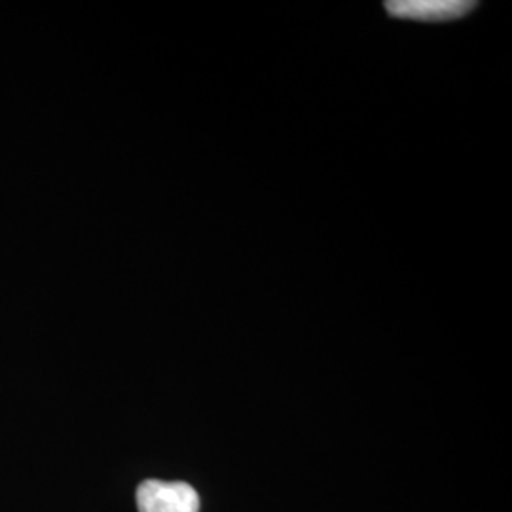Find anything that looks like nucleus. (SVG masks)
I'll return each instance as SVG.
<instances>
[{
	"instance_id": "2",
	"label": "nucleus",
	"mask_w": 512,
	"mask_h": 512,
	"mask_svg": "<svg viewBox=\"0 0 512 512\" xmlns=\"http://www.w3.org/2000/svg\"><path fill=\"white\" fill-rule=\"evenodd\" d=\"M385 8L397 19H412L420 23H448L471 14L476 4L467 0H393L385 2Z\"/></svg>"
},
{
	"instance_id": "1",
	"label": "nucleus",
	"mask_w": 512,
	"mask_h": 512,
	"mask_svg": "<svg viewBox=\"0 0 512 512\" xmlns=\"http://www.w3.org/2000/svg\"><path fill=\"white\" fill-rule=\"evenodd\" d=\"M139 512H200V495L186 482L145 480L137 488Z\"/></svg>"
}]
</instances>
